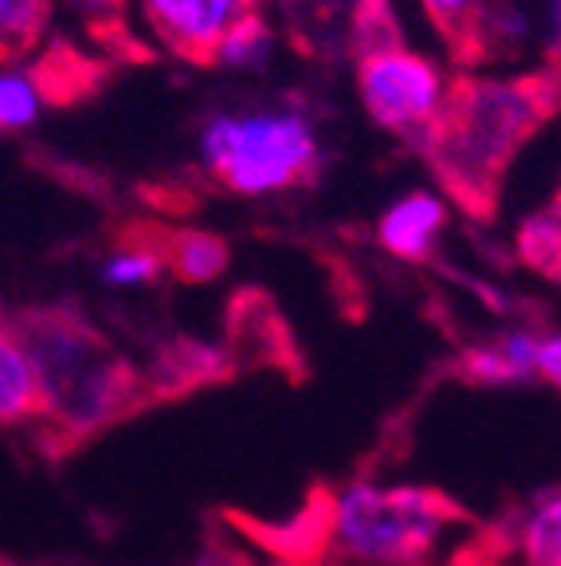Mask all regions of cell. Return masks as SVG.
<instances>
[{
  "instance_id": "ac0fdd59",
  "label": "cell",
  "mask_w": 561,
  "mask_h": 566,
  "mask_svg": "<svg viewBox=\"0 0 561 566\" xmlns=\"http://www.w3.org/2000/svg\"><path fill=\"white\" fill-rule=\"evenodd\" d=\"M272 48H275V32L267 24V17H260V9H255L224 32V40L212 52V63L232 71H255L272 60Z\"/></svg>"
},
{
  "instance_id": "52a82bcc",
  "label": "cell",
  "mask_w": 561,
  "mask_h": 566,
  "mask_svg": "<svg viewBox=\"0 0 561 566\" xmlns=\"http://www.w3.org/2000/svg\"><path fill=\"white\" fill-rule=\"evenodd\" d=\"M456 378L472 386H518V381H561V338L553 331L515 327L499 338L467 346L456 358Z\"/></svg>"
},
{
  "instance_id": "e0dca14e",
  "label": "cell",
  "mask_w": 561,
  "mask_h": 566,
  "mask_svg": "<svg viewBox=\"0 0 561 566\" xmlns=\"http://www.w3.org/2000/svg\"><path fill=\"white\" fill-rule=\"evenodd\" d=\"M515 252L518 260L538 272L546 283L561 280V201L558 193L550 197V205L538 212H530L527 221L515 232Z\"/></svg>"
},
{
  "instance_id": "5bb4252c",
  "label": "cell",
  "mask_w": 561,
  "mask_h": 566,
  "mask_svg": "<svg viewBox=\"0 0 561 566\" xmlns=\"http://www.w3.org/2000/svg\"><path fill=\"white\" fill-rule=\"evenodd\" d=\"M161 252L166 272L181 283H216L232 264L229 240L209 229H166Z\"/></svg>"
},
{
  "instance_id": "277c9868",
  "label": "cell",
  "mask_w": 561,
  "mask_h": 566,
  "mask_svg": "<svg viewBox=\"0 0 561 566\" xmlns=\"http://www.w3.org/2000/svg\"><path fill=\"white\" fill-rule=\"evenodd\" d=\"M459 523H467V512L447 492L353 480L334 492L330 551L350 566H424Z\"/></svg>"
},
{
  "instance_id": "7c38bea8",
  "label": "cell",
  "mask_w": 561,
  "mask_h": 566,
  "mask_svg": "<svg viewBox=\"0 0 561 566\" xmlns=\"http://www.w3.org/2000/svg\"><path fill=\"white\" fill-rule=\"evenodd\" d=\"M161 237H166V224H126L115 237V244L106 248L98 275L110 287H154V283L169 275Z\"/></svg>"
},
{
  "instance_id": "ba28073f",
  "label": "cell",
  "mask_w": 561,
  "mask_h": 566,
  "mask_svg": "<svg viewBox=\"0 0 561 566\" xmlns=\"http://www.w3.org/2000/svg\"><path fill=\"white\" fill-rule=\"evenodd\" d=\"M236 370L224 346H209L197 343V338H173V343L158 346L149 366L141 370L149 389V401H169V398H184L201 386L212 381H224Z\"/></svg>"
},
{
  "instance_id": "8992f818",
  "label": "cell",
  "mask_w": 561,
  "mask_h": 566,
  "mask_svg": "<svg viewBox=\"0 0 561 566\" xmlns=\"http://www.w3.org/2000/svg\"><path fill=\"white\" fill-rule=\"evenodd\" d=\"M260 9V0H138L149 35L181 63L209 67L232 24Z\"/></svg>"
},
{
  "instance_id": "603a6c76",
  "label": "cell",
  "mask_w": 561,
  "mask_h": 566,
  "mask_svg": "<svg viewBox=\"0 0 561 566\" xmlns=\"http://www.w3.org/2000/svg\"><path fill=\"white\" fill-rule=\"evenodd\" d=\"M193 566H260V563L247 551H240L236 543H209Z\"/></svg>"
},
{
  "instance_id": "8fae6325",
  "label": "cell",
  "mask_w": 561,
  "mask_h": 566,
  "mask_svg": "<svg viewBox=\"0 0 561 566\" xmlns=\"http://www.w3.org/2000/svg\"><path fill=\"white\" fill-rule=\"evenodd\" d=\"M499 539L507 555H518L522 566H561V492L558 484L534 492L527 512L502 520Z\"/></svg>"
},
{
  "instance_id": "9c48e42d",
  "label": "cell",
  "mask_w": 561,
  "mask_h": 566,
  "mask_svg": "<svg viewBox=\"0 0 561 566\" xmlns=\"http://www.w3.org/2000/svg\"><path fill=\"white\" fill-rule=\"evenodd\" d=\"M447 221H452V209H447L444 197L416 189V193L401 197V201H393L381 212L378 244L393 260H404V264H428Z\"/></svg>"
},
{
  "instance_id": "d6986e66",
  "label": "cell",
  "mask_w": 561,
  "mask_h": 566,
  "mask_svg": "<svg viewBox=\"0 0 561 566\" xmlns=\"http://www.w3.org/2000/svg\"><path fill=\"white\" fill-rule=\"evenodd\" d=\"M346 40H350L353 60L373 52H389V48H404L401 20H396L393 4L389 0H353Z\"/></svg>"
},
{
  "instance_id": "7a4b0ae2",
  "label": "cell",
  "mask_w": 561,
  "mask_h": 566,
  "mask_svg": "<svg viewBox=\"0 0 561 566\" xmlns=\"http://www.w3.org/2000/svg\"><path fill=\"white\" fill-rule=\"evenodd\" d=\"M32 358L40 386V433L47 449L71 452L95 441L110 424L149 409V389L141 366L106 343L103 331L83 311L28 307L9 315Z\"/></svg>"
},
{
  "instance_id": "6da1fadb",
  "label": "cell",
  "mask_w": 561,
  "mask_h": 566,
  "mask_svg": "<svg viewBox=\"0 0 561 566\" xmlns=\"http://www.w3.org/2000/svg\"><path fill=\"white\" fill-rule=\"evenodd\" d=\"M558 111V67L447 83L440 111L413 142L436 186L472 221H495L510 166Z\"/></svg>"
},
{
  "instance_id": "4fadbf2b",
  "label": "cell",
  "mask_w": 561,
  "mask_h": 566,
  "mask_svg": "<svg viewBox=\"0 0 561 566\" xmlns=\"http://www.w3.org/2000/svg\"><path fill=\"white\" fill-rule=\"evenodd\" d=\"M35 421H40V386H35L32 358L9 315H0V429H20Z\"/></svg>"
},
{
  "instance_id": "7402d4cb",
  "label": "cell",
  "mask_w": 561,
  "mask_h": 566,
  "mask_svg": "<svg viewBox=\"0 0 561 566\" xmlns=\"http://www.w3.org/2000/svg\"><path fill=\"white\" fill-rule=\"evenodd\" d=\"M44 98L28 71L0 67V130H24L40 118Z\"/></svg>"
},
{
  "instance_id": "44dd1931",
  "label": "cell",
  "mask_w": 561,
  "mask_h": 566,
  "mask_svg": "<svg viewBox=\"0 0 561 566\" xmlns=\"http://www.w3.org/2000/svg\"><path fill=\"white\" fill-rule=\"evenodd\" d=\"M71 9L87 20V32L95 35L98 44L115 48L123 52V60H134V55H149L146 48L126 32V0H67Z\"/></svg>"
},
{
  "instance_id": "9a60e30c",
  "label": "cell",
  "mask_w": 561,
  "mask_h": 566,
  "mask_svg": "<svg viewBox=\"0 0 561 566\" xmlns=\"http://www.w3.org/2000/svg\"><path fill=\"white\" fill-rule=\"evenodd\" d=\"M28 75L35 80L44 103H71V98L91 95L98 87V60L80 55L63 40H47L44 55H35Z\"/></svg>"
},
{
  "instance_id": "ffe728a7",
  "label": "cell",
  "mask_w": 561,
  "mask_h": 566,
  "mask_svg": "<svg viewBox=\"0 0 561 566\" xmlns=\"http://www.w3.org/2000/svg\"><path fill=\"white\" fill-rule=\"evenodd\" d=\"M428 24L440 32V40L447 44V52L456 55V63L472 60V35H475V20H479L483 0H421Z\"/></svg>"
},
{
  "instance_id": "cb8c5ba5",
  "label": "cell",
  "mask_w": 561,
  "mask_h": 566,
  "mask_svg": "<svg viewBox=\"0 0 561 566\" xmlns=\"http://www.w3.org/2000/svg\"><path fill=\"white\" fill-rule=\"evenodd\" d=\"M0 566H4V563H0Z\"/></svg>"
},
{
  "instance_id": "5b68a950",
  "label": "cell",
  "mask_w": 561,
  "mask_h": 566,
  "mask_svg": "<svg viewBox=\"0 0 561 566\" xmlns=\"http://www.w3.org/2000/svg\"><path fill=\"white\" fill-rule=\"evenodd\" d=\"M353 63H358V98L373 126L409 142L421 138L447 91L444 71L428 55H416L409 48H389Z\"/></svg>"
},
{
  "instance_id": "2e32d148",
  "label": "cell",
  "mask_w": 561,
  "mask_h": 566,
  "mask_svg": "<svg viewBox=\"0 0 561 566\" xmlns=\"http://www.w3.org/2000/svg\"><path fill=\"white\" fill-rule=\"evenodd\" d=\"M55 0H0V67L40 55L52 40Z\"/></svg>"
},
{
  "instance_id": "3957f363",
  "label": "cell",
  "mask_w": 561,
  "mask_h": 566,
  "mask_svg": "<svg viewBox=\"0 0 561 566\" xmlns=\"http://www.w3.org/2000/svg\"><path fill=\"white\" fill-rule=\"evenodd\" d=\"M201 166L236 197H275L315 186L322 174V142L295 106L220 111L201 130Z\"/></svg>"
},
{
  "instance_id": "30bf717a",
  "label": "cell",
  "mask_w": 561,
  "mask_h": 566,
  "mask_svg": "<svg viewBox=\"0 0 561 566\" xmlns=\"http://www.w3.org/2000/svg\"><path fill=\"white\" fill-rule=\"evenodd\" d=\"M224 350H229L232 366L260 363V366L290 370V358H295L290 331L283 327V318L272 307V300L260 292H240L232 300V335L224 343Z\"/></svg>"
}]
</instances>
